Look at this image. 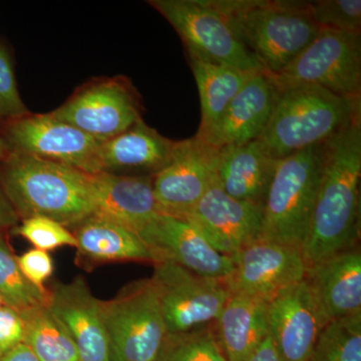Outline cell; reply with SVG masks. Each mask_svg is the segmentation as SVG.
Wrapping results in <instances>:
<instances>
[{"label":"cell","instance_id":"cell-1","mask_svg":"<svg viewBox=\"0 0 361 361\" xmlns=\"http://www.w3.org/2000/svg\"><path fill=\"white\" fill-rule=\"evenodd\" d=\"M361 115L322 146V170L301 253L307 267L348 250L360 232Z\"/></svg>","mask_w":361,"mask_h":361},{"label":"cell","instance_id":"cell-2","mask_svg":"<svg viewBox=\"0 0 361 361\" xmlns=\"http://www.w3.org/2000/svg\"><path fill=\"white\" fill-rule=\"evenodd\" d=\"M0 188L20 220L42 216L73 229L96 213L92 174L61 164L11 153Z\"/></svg>","mask_w":361,"mask_h":361},{"label":"cell","instance_id":"cell-3","mask_svg":"<svg viewBox=\"0 0 361 361\" xmlns=\"http://www.w3.org/2000/svg\"><path fill=\"white\" fill-rule=\"evenodd\" d=\"M269 75L284 70L319 32L308 2L209 0Z\"/></svg>","mask_w":361,"mask_h":361},{"label":"cell","instance_id":"cell-4","mask_svg":"<svg viewBox=\"0 0 361 361\" xmlns=\"http://www.w3.org/2000/svg\"><path fill=\"white\" fill-rule=\"evenodd\" d=\"M267 127L259 139L275 159L322 146L361 115L360 99L319 87L276 90Z\"/></svg>","mask_w":361,"mask_h":361},{"label":"cell","instance_id":"cell-5","mask_svg":"<svg viewBox=\"0 0 361 361\" xmlns=\"http://www.w3.org/2000/svg\"><path fill=\"white\" fill-rule=\"evenodd\" d=\"M322 146L277 161L263 203L260 239L302 248L319 185Z\"/></svg>","mask_w":361,"mask_h":361},{"label":"cell","instance_id":"cell-6","mask_svg":"<svg viewBox=\"0 0 361 361\" xmlns=\"http://www.w3.org/2000/svg\"><path fill=\"white\" fill-rule=\"evenodd\" d=\"M111 361H157L168 336L155 285L137 280L99 300Z\"/></svg>","mask_w":361,"mask_h":361},{"label":"cell","instance_id":"cell-7","mask_svg":"<svg viewBox=\"0 0 361 361\" xmlns=\"http://www.w3.org/2000/svg\"><path fill=\"white\" fill-rule=\"evenodd\" d=\"M270 78L278 92L319 87L338 96L360 99V33L320 30L283 71Z\"/></svg>","mask_w":361,"mask_h":361},{"label":"cell","instance_id":"cell-8","mask_svg":"<svg viewBox=\"0 0 361 361\" xmlns=\"http://www.w3.org/2000/svg\"><path fill=\"white\" fill-rule=\"evenodd\" d=\"M148 4L173 26L188 54L239 70H262L209 0H149Z\"/></svg>","mask_w":361,"mask_h":361},{"label":"cell","instance_id":"cell-9","mask_svg":"<svg viewBox=\"0 0 361 361\" xmlns=\"http://www.w3.org/2000/svg\"><path fill=\"white\" fill-rule=\"evenodd\" d=\"M0 135L11 153L40 159L94 174L102 142L52 114L28 115L0 121Z\"/></svg>","mask_w":361,"mask_h":361},{"label":"cell","instance_id":"cell-10","mask_svg":"<svg viewBox=\"0 0 361 361\" xmlns=\"http://www.w3.org/2000/svg\"><path fill=\"white\" fill-rule=\"evenodd\" d=\"M151 279L169 334L215 322L230 295L223 280L202 276L173 263H155Z\"/></svg>","mask_w":361,"mask_h":361},{"label":"cell","instance_id":"cell-11","mask_svg":"<svg viewBox=\"0 0 361 361\" xmlns=\"http://www.w3.org/2000/svg\"><path fill=\"white\" fill-rule=\"evenodd\" d=\"M137 92L122 77L99 78L80 87L52 116L106 141L142 120Z\"/></svg>","mask_w":361,"mask_h":361},{"label":"cell","instance_id":"cell-12","mask_svg":"<svg viewBox=\"0 0 361 361\" xmlns=\"http://www.w3.org/2000/svg\"><path fill=\"white\" fill-rule=\"evenodd\" d=\"M220 156L221 149L197 135L175 142L170 161L153 179L161 213L186 217L217 182Z\"/></svg>","mask_w":361,"mask_h":361},{"label":"cell","instance_id":"cell-13","mask_svg":"<svg viewBox=\"0 0 361 361\" xmlns=\"http://www.w3.org/2000/svg\"><path fill=\"white\" fill-rule=\"evenodd\" d=\"M232 259L234 268L224 280L229 293L266 303L305 279L308 269L301 250L263 239L244 247Z\"/></svg>","mask_w":361,"mask_h":361},{"label":"cell","instance_id":"cell-14","mask_svg":"<svg viewBox=\"0 0 361 361\" xmlns=\"http://www.w3.org/2000/svg\"><path fill=\"white\" fill-rule=\"evenodd\" d=\"M137 235L151 254L152 262L173 263L223 281L234 268L232 257L214 249L201 230L187 218L159 214Z\"/></svg>","mask_w":361,"mask_h":361},{"label":"cell","instance_id":"cell-15","mask_svg":"<svg viewBox=\"0 0 361 361\" xmlns=\"http://www.w3.org/2000/svg\"><path fill=\"white\" fill-rule=\"evenodd\" d=\"M266 317L268 336L287 361H306L329 324L306 277L270 300Z\"/></svg>","mask_w":361,"mask_h":361},{"label":"cell","instance_id":"cell-16","mask_svg":"<svg viewBox=\"0 0 361 361\" xmlns=\"http://www.w3.org/2000/svg\"><path fill=\"white\" fill-rule=\"evenodd\" d=\"M262 207L232 198L217 180L184 218L201 230L214 249L232 257L260 239Z\"/></svg>","mask_w":361,"mask_h":361},{"label":"cell","instance_id":"cell-17","mask_svg":"<svg viewBox=\"0 0 361 361\" xmlns=\"http://www.w3.org/2000/svg\"><path fill=\"white\" fill-rule=\"evenodd\" d=\"M49 290V307L68 330L78 349V361H111L110 342L99 307L82 278L56 283Z\"/></svg>","mask_w":361,"mask_h":361},{"label":"cell","instance_id":"cell-18","mask_svg":"<svg viewBox=\"0 0 361 361\" xmlns=\"http://www.w3.org/2000/svg\"><path fill=\"white\" fill-rule=\"evenodd\" d=\"M276 92L270 75L264 71H257L213 127L197 137L218 149L259 139L269 122Z\"/></svg>","mask_w":361,"mask_h":361},{"label":"cell","instance_id":"cell-19","mask_svg":"<svg viewBox=\"0 0 361 361\" xmlns=\"http://www.w3.org/2000/svg\"><path fill=\"white\" fill-rule=\"evenodd\" d=\"M175 142L140 120L129 130L102 142L94 174L155 176L167 165Z\"/></svg>","mask_w":361,"mask_h":361},{"label":"cell","instance_id":"cell-20","mask_svg":"<svg viewBox=\"0 0 361 361\" xmlns=\"http://www.w3.org/2000/svg\"><path fill=\"white\" fill-rule=\"evenodd\" d=\"M306 279L327 323L361 313V254L348 249L308 267Z\"/></svg>","mask_w":361,"mask_h":361},{"label":"cell","instance_id":"cell-21","mask_svg":"<svg viewBox=\"0 0 361 361\" xmlns=\"http://www.w3.org/2000/svg\"><path fill=\"white\" fill-rule=\"evenodd\" d=\"M92 178L96 193L94 216L137 233L161 214L154 194V176L92 174Z\"/></svg>","mask_w":361,"mask_h":361},{"label":"cell","instance_id":"cell-22","mask_svg":"<svg viewBox=\"0 0 361 361\" xmlns=\"http://www.w3.org/2000/svg\"><path fill=\"white\" fill-rule=\"evenodd\" d=\"M277 161L260 139L221 149L218 183L232 198L263 206Z\"/></svg>","mask_w":361,"mask_h":361},{"label":"cell","instance_id":"cell-23","mask_svg":"<svg viewBox=\"0 0 361 361\" xmlns=\"http://www.w3.org/2000/svg\"><path fill=\"white\" fill-rule=\"evenodd\" d=\"M77 241L78 261L97 265L118 261H151V254L137 233L123 226L90 216L73 228Z\"/></svg>","mask_w":361,"mask_h":361},{"label":"cell","instance_id":"cell-24","mask_svg":"<svg viewBox=\"0 0 361 361\" xmlns=\"http://www.w3.org/2000/svg\"><path fill=\"white\" fill-rule=\"evenodd\" d=\"M266 307L264 301L230 293L214 329L228 361L245 360L268 336Z\"/></svg>","mask_w":361,"mask_h":361},{"label":"cell","instance_id":"cell-25","mask_svg":"<svg viewBox=\"0 0 361 361\" xmlns=\"http://www.w3.org/2000/svg\"><path fill=\"white\" fill-rule=\"evenodd\" d=\"M188 59L200 94L202 118L197 135H201L213 127L230 102L261 70L244 71L217 65L191 54H188Z\"/></svg>","mask_w":361,"mask_h":361},{"label":"cell","instance_id":"cell-26","mask_svg":"<svg viewBox=\"0 0 361 361\" xmlns=\"http://www.w3.org/2000/svg\"><path fill=\"white\" fill-rule=\"evenodd\" d=\"M23 343L39 361H78V349L68 330L49 305L23 316Z\"/></svg>","mask_w":361,"mask_h":361},{"label":"cell","instance_id":"cell-27","mask_svg":"<svg viewBox=\"0 0 361 361\" xmlns=\"http://www.w3.org/2000/svg\"><path fill=\"white\" fill-rule=\"evenodd\" d=\"M0 302L20 317L49 305V290H39L21 272L4 231H0Z\"/></svg>","mask_w":361,"mask_h":361},{"label":"cell","instance_id":"cell-28","mask_svg":"<svg viewBox=\"0 0 361 361\" xmlns=\"http://www.w3.org/2000/svg\"><path fill=\"white\" fill-rule=\"evenodd\" d=\"M306 361H361V313L329 322Z\"/></svg>","mask_w":361,"mask_h":361},{"label":"cell","instance_id":"cell-29","mask_svg":"<svg viewBox=\"0 0 361 361\" xmlns=\"http://www.w3.org/2000/svg\"><path fill=\"white\" fill-rule=\"evenodd\" d=\"M207 325L182 334H168L157 361H228L215 331Z\"/></svg>","mask_w":361,"mask_h":361},{"label":"cell","instance_id":"cell-30","mask_svg":"<svg viewBox=\"0 0 361 361\" xmlns=\"http://www.w3.org/2000/svg\"><path fill=\"white\" fill-rule=\"evenodd\" d=\"M311 18L319 30L360 33V0H318L308 2Z\"/></svg>","mask_w":361,"mask_h":361},{"label":"cell","instance_id":"cell-31","mask_svg":"<svg viewBox=\"0 0 361 361\" xmlns=\"http://www.w3.org/2000/svg\"><path fill=\"white\" fill-rule=\"evenodd\" d=\"M20 221V225L13 228V234L27 240L35 248L49 252L59 247L77 246L73 232L56 221L42 216Z\"/></svg>","mask_w":361,"mask_h":361},{"label":"cell","instance_id":"cell-32","mask_svg":"<svg viewBox=\"0 0 361 361\" xmlns=\"http://www.w3.org/2000/svg\"><path fill=\"white\" fill-rule=\"evenodd\" d=\"M30 113L18 92L13 56L0 42V121L13 120Z\"/></svg>","mask_w":361,"mask_h":361},{"label":"cell","instance_id":"cell-33","mask_svg":"<svg viewBox=\"0 0 361 361\" xmlns=\"http://www.w3.org/2000/svg\"><path fill=\"white\" fill-rule=\"evenodd\" d=\"M18 266L26 279L39 290L47 291L45 282L54 273V261L49 252L33 248L18 256Z\"/></svg>","mask_w":361,"mask_h":361},{"label":"cell","instance_id":"cell-34","mask_svg":"<svg viewBox=\"0 0 361 361\" xmlns=\"http://www.w3.org/2000/svg\"><path fill=\"white\" fill-rule=\"evenodd\" d=\"M25 324L16 311L0 306V360L16 346L23 343Z\"/></svg>","mask_w":361,"mask_h":361},{"label":"cell","instance_id":"cell-35","mask_svg":"<svg viewBox=\"0 0 361 361\" xmlns=\"http://www.w3.org/2000/svg\"><path fill=\"white\" fill-rule=\"evenodd\" d=\"M244 361H287L279 353L269 336Z\"/></svg>","mask_w":361,"mask_h":361},{"label":"cell","instance_id":"cell-36","mask_svg":"<svg viewBox=\"0 0 361 361\" xmlns=\"http://www.w3.org/2000/svg\"><path fill=\"white\" fill-rule=\"evenodd\" d=\"M20 221L18 214L0 188V231L6 232V230L13 229Z\"/></svg>","mask_w":361,"mask_h":361},{"label":"cell","instance_id":"cell-37","mask_svg":"<svg viewBox=\"0 0 361 361\" xmlns=\"http://www.w3.org/2000/svg\"><path fill=\"white\" fill-rule=\"evenodd\" d=\"M0 361H39L35 357L30 348L25 343H21L13 349L11 353H7L6 356Z\"/></svg>","mask_w":361,"mask_h":361},{"label":"cell","instance_id":"cell-38","mask_svg":"<svg viewBox=\"0 0 361 361\" xmlns=\"http://www.w3.org/2000/svg\"><path fill=\"white\" fill-rule=\"evenodd\" d=\"M11 149L7 146L6 141L4 137L0 135V163L6 161L9 156H11Z\"/></svg>","mask_w":361,"mask_h":361},{"label":"cell","instance_id":"cell-39","mask_svg":"<svg viewBox=\"0 0 361 361\" xmlns=\"http://www.w3.org/2000/svg\"><path fill=\"white\" fill-rule=\"evenodd\" d=\"M1 305H2V304H1V302H0V306H1Z\"/></svg>","mask_w":361,"mask_h":361}]
</instances>
